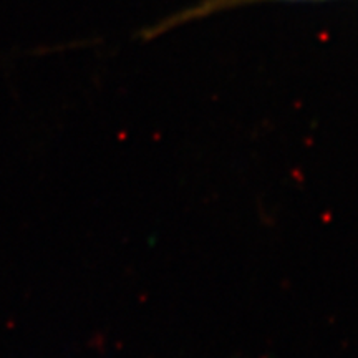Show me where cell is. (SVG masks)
Returning <instances> with one entry per match:
<instances>
[{"instance_id": "obj_1", "label": "cell", "mask_w": 358, "mask_h": 358, "mask_svg": "<svg viewBox=\"0 0 358 358\" xmlns=\"http://www.w3.org/2000/svg\"><path fill=\"white\" fill-rule=\"evenodd\" d=\"M259 2H275V0H199L194 6L185 8V10H179L173 15H168L166 19H163L158 24L146 27L141 32L143 40H153L158 35L168 32V30L181 27L182 24L192 20H201L204 17L214 15L222 10H231V8L250 6V3H259ZM287 2H294V0H287ZM315 2V0H313Z\"/></svg>"}]
</instances>
